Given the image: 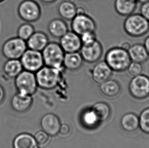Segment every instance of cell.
<instances>
[{
  "label": "cell",
  "mask_w": 149,
  "mask_h": 148,
  "mask_svg": "<svg viewBox=\"0 0 149 148\" xmlns=\"http://www.w3.org/2000/svg\"><path fill=\"white\" fill-rule=\"evenodd\" d=\"M39 146L34 137L27 133L18 134L13 142V148H39Z\"/></svg>",
  "instance_id": "obj_22"
},
{
  "label": "cell",
  "mask_w": 149,
  "mask_h": 148,
  "mask_svg": "<svg viewBox=\"0 0 149 148\" xmlns=\"http://www.w3.org/2000/svg\"><path fill=\"white\" fill-rule=\"evenodd\" d=\"M113 71L104 60L95 63L91 70V77L98 84H102L111 78Z\"/></svg>",
  "instance_id": "obj_13"
},
{
  "label": "cell",
  "mask_w": 149,
  "mask_h": 148,
  "mask_svg": "<svg viewBox=\"0 0 149 148\" xmlns=\"http://www.w3.org/2000/svg\"><path fill=\"white\" fill-rule=\"evenodd\" d=\"M6 0H0V4L1 3H3V2H5Z\"/></svg>",
  "instance_id": "obj_40"
},
{
  "label": "cell",
  "mask_w": 149,
  "mask_h": 148,
  "mask_svg": "<svg viewBox=\"0 0 149 148\" xmlns=\"http://www.w3.org/2000/svg\"><path fill=\"white\" fill-rule=\"evenodd\" d=\"M131 62L143 63L149 58V55L143 44L140 43L131 45L128 50Z\"/></svg>",
  "instance_id": "obj_21"
},
{
  "label": "cell",
  "mask_w": 149,
  "mask_h": 148,
  "mask_svg": "<svg viewBox=\"0 0 149 148\" xmlns=\"http://www.w3.org/2000/svg\"><path fill=\"white\" fill-rule=\"evenodd\" d=\"M83 45L91 44L97 40L96 32L86 33L81 36Z\"/></svg>",
  "instance_id": "obj_32"
},
{
  "label": "cell",
  "mask_w": 149,
  "mask_h": 148,
  "mask_svg": "<svg viewBox=\"0 0 149 148\" xmlns=\"http://www.w3.org/2000/svg\"><path fill=\"white\" fill-rule=\"evenodd\" d=\"M83 124L88 127H93L99 123L100 121L95 113L92 109L86 111L81 116Z\"/></svg>",
  "instance_id": "obj_28"
},
{
  "label": "cell",
  "mask_w": 149,
  "mask_h": 148,
  "mask_svg": "<svg viewBox=\"0 0 149 148\" xmlns=\"http://www.w3.org/2000/svg\"><path fill=\"white\" fill-rule=\"evenodd\" d=\"M140 14L149 21V1L141 4Z\"/></svg>",
  "instance_id": "obj_33"
},
{
  "label": "cell",
  "mask_w": 149,
  "mask_h": 148,
  "mask_svg": "<svg viewBox=\"0 0 149 148\" xmlns=\"http://www.w3.org/2000/svg\"><path fill=\"white\" fill-rule=\"evenodd\" d=\"M47 30L51 36L60 39L68 32V26L62 18H54L49 22Z\"/></svg>",
  "instance_id": "obj_17"
},
{
  "label": "cell",
  "mask_w": 149,
  "mask_h": 148,
  "mask_svg": "<svg viewBox=\"0 0 149 148\" xmlns=\"http://www.w3.org/2000/svg\"><path fill=\"white\" fill-rule=\"evenodd\" d=\"M35 32L34 26L30 22L20 24L17 30V37L26 41Z\"/></svg>",
  "instance_id": "obj_27"
},
{
  "label": "cell",
  "mask_w": 149,
  "mask_h": 148,
  "mask_svg": "<svg viewBox=\"0 0 149 148\" xmlns=\"http://www.w3.org/2000/svg\"><path fill=\"white\" fill-rule=\"evenodd\" d=\"M131 44L129 43L128 42H124L122 44H121V47L122 48L125 49L126 50H128L129 49V48H130V47L131 46Z\"/></svg>",
  "instance_id": "obj_37"
},
{
  "label": "cell",
  "mask_w": 149,
  "mask_h": 148,
  "mask_svg": "<svg viewBox=\"0 0 149 148\" xmlns=\"http://www.w3.org/2000/svg\"><path fill=\"white\" fill-rule=\"evenodd\" d=\"M126 71L129 75L133 77L143 74V66L141 63L131 62Z\"/></svg>",
  "instance_id": "obj_30"
},
{
  "label": "cell",
  "mask_w": 149,
  "mask_h": 148,
  "mask_svg": "<svg viewBox=\"0 0 149 148\" xmlns=\"http://www.w3.org/2000/svg\"><path fill=\"white\" fill-rule=\"evenodd\" d=\"M136 0H115L114 8L118 14L128 16L133 14L137 8Z\"/></svg>",
  "instance_id": "obj_20"
},
{
  "label": "cell",
  "mask_w": 149,
  "mask_h": 148,
  "mask_svg": "<svg viewBox=\"0 0 149 148\" xmlns=\"http://www.w3.org/2000/svg\"><path fill=\"white\" fill-rule=\"evenodd\" d=\"M104 61L113 72L117 73L126 71L131 62L128 51L121 46L109 49L105 55Z\"/></svg>",
  "instance_id": "obj_1"
},
{
  "label": "cell",
  "mask_w": 149,
  "mask_h": 148,
  "mask_svg": "<svg viewBox=\"0 0 149 148\" xmlns=\"http://www.w3.org/2000/svg\"><path fill=\"white\" fill-rule=\"evenodd\" d=\"M84 61L79 52L65 53L63 60V68L67 70H79L83 66Z\"/></svg>",
  "instance_id": "obj_18"
},
{
  "label": "cell",
  "mask_w": 149,
  "mask_h": 148,
  "mask_svg": "<svg viewBox=\"0 0 149 148\" xmlns=\"http://www.w3.org/2000/svg\"><path fill=\"white\" fill-rule=\"evenodd\" d=\"M100 89L105 96L113 98L120 94L121 86L116 80L109 79L100 84Z\"/></svg>",
  "instance_id": "obj_25"
},
{
  "label": "cell",
  "mask_w": 149,
  "mask_h": 148,
  "mask_svg": "<svg viewBox=\"0 0 149 148\" xmlns=\"http://www.w3.org/2000/svg\"><path fill=\"white\" fill-rule=\"evenodd\" d=\"M32 103V95L18 92L12 97L11 100V106L13 110L20 113L28 111Z\"/></svg>",
  "instance_id": "obj_15"
},
{
  "label": "cell",
  "mask_w": 149,
  "mask_h": 148,
  "mask_svg": "<svg viewBox=\"0 0 149 148\" xmlns=\"http://www.w3.org/2000/svg\"><path fill=\"white\" fill-rule=\"evenodd\" d=\"M121 125L127 132H134L139 128V117L133 113H128L121 118Z\"/></svg>",
  "instance_id": "obj_23"
},
{
  "label": "cell",
  "mask_w": 149,
  "mask_h": 148,
  "mask_svg": "<svg viewBox=\"0 0 149 148\" xmlns=\"http://www.w3.org/2000/svg\"><path fill=\"white\" fill-rule=\"evenodd\" d=\"M136 1H137V2H139V3H141V4H143V3H145V2L149 1V0H136Z\"/></svg>",
  "instance_id": "obj_39"
},
{
  "label": "cell",
  "mask_w": 149,
  "mask_h": 148,
  "mask_svg": "<svg viewBox=\"0 0 149 148\" xmlns=\"http://www.w3.org/2000/svg\"><path fill=\"white\" fill-rule=\"evenodd\" d=\"M123 28L129 36L139 38L149 31V21L140 13H133L127 16L123 23Z\"/></svg>",
  "instance_id": "obj_2"
},
{
  "label": "cell",
  "mask_w": 149,
  "mask_h": 148,
  "mask_svg": "<svg viewBox=\"0 0 149 148\" xmlns=\"http://www.w3.org/2000/svg\"><path fill=\"white\" fill-rule=\"evenodd\" d=\"M26 42L28 49L41 52L49 41L46 33L42 31H35Z\"/></svg>",
  "instance_id": "obj_16"
},
{
  "label": "cell",
  "mask_w": 149,
  "mask_h": 148,
  "mask_svg": "<svg viewBox=\"0 0 149 148\" xmlns=\"http://www.w3.org/2000/svg\"><path fill=\"white\" fill-rule=\"evenodd\" d=\"M20 60L24 70L34 73L45 66L41 52L28 48L21 57Z\"/></svg>",
  "instance_id": "obj_10"
},
{
  "label": "cell",
  "mask_w": 149,
  "mask_h": 148,
  "mask_svg": "<svg viewBox=\"0 0 149 148\" xmlns=\"http://www.w3.org/2000/svg\"><path fill=\"white\" fill-rule=\"evenodd\" d=\"M71 30L80 36L86 33L96 32L97 24L95 20L86 12L78 13L71 21Z\"/></svg>",
  "instance_id": "obj_9"
},
{
  "label": "cell",
  "mask_w": 149,
  "mask_h": 148,
  "mask_svg": "<svg viewBox=\"0 0 149 148\" xmlns=\"http://www.w3.org/2000/svg\"><path fill=\"white\" fill-rule=\"evenodd\" d=\"M27 49L26 41L15 37L4 42L2 46V53L7 59H20Z\"/></svg>",
  "instance_id": "obj_6"
},
{
  "label": "cell",
  "mask_w": 149,
  "mask_h": 148,
  "mask_svg": "<svg viewBox=\"0 0 149 148\" xmlns=\"http://www.w3.org/2000/svg\"><path fill=\"white\" fill-rule=\"evenodd\" d=\"M45 66L63 70V60L65 53L57 42H49L41 51Z\"/></svg>",
  "instance_id": "obj_4"
},
{
  "label": "cell",
  "mask_w": 149,
  "mask_h": 148,
  "mask_svg": "<svg viewBox=\"0 0 149 148\" xmlns=\"http://www.w3.org/2000/svg\"><path fill=\"white\" fill-rule=\"evenodd\" d=\"M59 44L65 53L79 52L83 45L81 36L72 30H69L62 37Z\"/></svg>",
  "instance_id": "obj_12"
},
{
  "label": "cell",
  "mask_w": 149,
  "mask_h": 148,
  "mask_svg": "<svg viewBox=\"0 0 149 148\" xmlns=\"http://www.w3.org/2000/svg\"><path fill=\"white\" fill-rule=\"evenodd\" d=\"M40 1L45 4H51L56 2L58 0H40Z\"/></svg>",
  "instance_id": "obj_38"
},
{
  "label": "cell",
  "mask_w": 149,
  "mask_h": 148,
  "mask_svg": "<svg viewBox=\"0 0 149 148\" xmlns=\"http://www.w3.org/2000/svg\"><path fill=\"white\" fill-rule=\"evenodd\" d=\"M71 131L70 127L68 124H61L58 134L62 137H66L70 134Z\"/></svg>",
  "instance_id": "obj_34"
},
{
  "label": "cell",
  "mask_w": 149,
  "mask_h": 148,
  "mask_svg": "<svg viewBox=\"0 0 149 148\" xmlns=\"http://www.w3.org/2000/svg\"><path fill=\"white\" fill-rule=\"evenodd\" d=\"M5 97V92L3 86L0 84V104L4 101Z\"/></svg>",
  "instance_id": "obj_35"
},
{
  "label": "cell",
  "mask_w": 149,
  "mask_h": 148,
  "mask_svg": "<svg viewBox=\"0 0 149 148\" xmlns=\"http://www.w3.org/2000/svg\"><path fill=\"white\" fill-rule=\"evenodd\" d=\"M41 127L49 136H56L58 134L61 126L60 121L54 114H45L41 118Z\"/></svg>",
  "instance_id": "obj_14"
},
{
  "label": "cell",
  "mask_w": 149,
  "mask_h": 148,
  "mask_svg": "<svg viewBox=\"0 0 149 148\" xmlns=\"http://www.w3.org/2000/svg\"><path fill=\"white\" fill-rule=\"evenodd\" d=\"M129 91L131 96L138 100L149 97V77L141 74L133 77L129 82Z\"/></svg>",
  "instance_id": "obj_8"
},
{
  "label": "cell",
  "mask_w": 149,
  "mask_h": 148,
  "mask_svg": "<svg viewBox=\"0 0 149 148\" xmlns=\"http://www.w3.org/2000/svg\"><path fill=\"white\" fill-rule=\"evenodd\" d=\"M143 45L145 46L146 50L147 51L149 55V36L146 38L145 40L144 41Z\"/></svg>",
  "instance_id": "obj_36"
},
{
  "label": "cell",
  "mask_w": 149,
  "mask_h": 148,
  "mask_svg": "<svg viewBox=\"0 0 149 148\" xmlns=\"http://www.w3.org/2000/svg\"><path fill=\"white\" fill-rule=\"evenodd\" d=\"M77 7L70 1H63L61 2L58 7V12L61 18L66 21H71L77 15Z\"/></svg>",
  "instance_id": "obj_19"
},
{
  "label": "cell",
  "mask_w": 149,
  "mask_h": 148,
  "mask_svg": "<svg viewBox=\"0 0 149 148\" xmlns=\"http://www.w3.org/2000/svg\"><path fill=\"white\" fill-rule=\"evenodd\" d=\"M23 70L20 59H7L3 66L4 75L10 79H15Z\"/></svg>",
  "instance_id": "obj_24"
},
{
  "label": "cell",
  "mask_w": 149,
  "mask_h": 148,
  "mask_svg": "<svg viewBox=\"0 0 149 148\" xmlns=\"http://www.w3.org/2000/svg\"><path fill=\"white\" fill-rule=\"evenodd\" d=\"M35 139L39 146H45L49 141V136L43 130H39L35 134Z\"/></svg>",
  "instance_id": "obj_31"
},
{
  "label": "cell",
  "mask_w": 149,
  "mask_h": 148,
  "mask_svg": "<svg viewBox=\"0 0 149 148\" xmlns=\"http://www.w3.org/2000/svg\"><path fill=\"white\" fill-rule=\"evenodd\" d=\"M79 53L85 62L91 64H95L99 62L102 56V44L97 40L91 44L83 45Z\"/></svg>",
  "instance_id": "obj_11"
},
{
  "label": "cell",
  "mask_w": 149,
  "mask_h": 148,
  "mask_svg": "<svg viewBox=\"0 0 149 148\" xmlns=\"http://www.w3.org/2000/svg\"><path fill=\"white\" fill-rule=\"evenodd\" d=\"M92 110L97 116L100 122L107 120L111 115V109L108 104L104 102H98L93 106Z\"/></svg>",
  "instance_id": "obj_26"
},
{
  "label": "cell",
  "mask_w": 149,
  "mask_h": 148,
  "mask_svg": "<svg viewBox=\"0 0 149 148\" xmlns=\"http://www.w3.org/2000/svg\"><path fill=\"white\" fill-rule=\"evenodd\" d=\"M14 83L18 92L32 95L38 88L35 73L22 71L14 79Z\"/></svg>",
  "instance_id": "obj_7"
},
{
  "label": "cell",
  "mask_w": 149,
  "mask_h": 148,
  "mask_svg": "<svg viewBox=\"0 0 149 148\" xmlns=\"http://www.w3.org/2000/svg\"><path fill=\"white\" fill-rule=\"evenodd\" d=\"M63 70L44 66L36 73L38 86L45 90H52L58 85Z\"/></svg>",
  "instance_id": "obj_3"
},
{
  "label": "cell",
  "mask_w": 149,
  "mask_h": 148,
  "mask_svg": "<svg viewBox=\"0 0 149 148\" xmlns=\"http://www.w3.org/2000/svg\"><path fill=\"white\" fill-rule=\"evenodd\" d=\"M17 14L24 22H36L40 18L42 10L40 5L35 0H23L18 5Z\"/></svg>",
  "instance_id": "obj_5"
},
{
  "label": "cell",
  "mask_w": 149,
  "mask_h": 148,
  "mask_svg": "<svg viewBox=\"0 0 149 148\" xmlns=\"http://www.w3.org/2000/svg\"><path fill=\"white\" fill-rule=\"evenodd\" d=\"M139 117L140 129L149 136V107L142 111Z\"/></svg>",
  "instance_id": "obj_29"
}]
</instances>
